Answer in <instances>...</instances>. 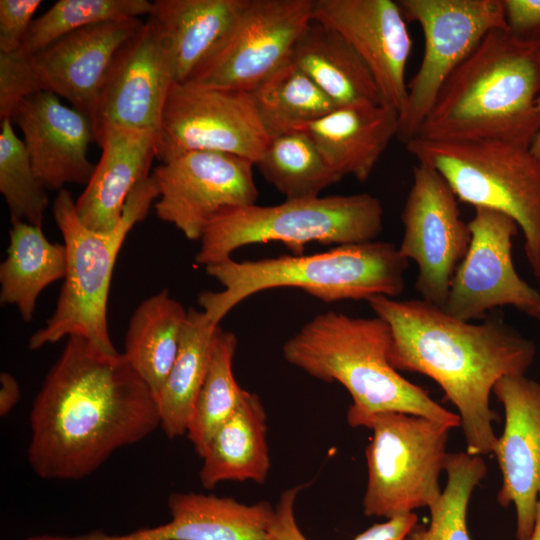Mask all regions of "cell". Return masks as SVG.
<instances>
[{"mask_svg": "<svg viewBox=\"0 0 540 540\" xmlns=\"http://www.w3.org/2000/svg\"><path fill=\"white\" fill-rule=\"evenodd\" d=\"M307 485L290 487L280 495L272 527L273 540H309L300 530L295 518L296 498ZM417 525L418 516L413 512L373 524L353 540H406Z\"/></svg>", "mask_w": 540, "mask_h": 540, "instance_id": "d590c367", "label": "cell"}, {"mask_svg": "<svg viewBox=\"0 0 540 540\" xmlns=\"http://www.w3.org/2000/svg\"><path fill=\"white\" fill-rule=\"evenodd\" d=\"M140 18L88 26L33 54L0 52V119L18 103L45 91L65 98L92 120L119 48L141 27Z\"/></svg>", "mask_w": 540, "mask_h": 540, "instance_id": "30bf717a", "label": "cell"}, {"mask_svg": "<svg viewBox=\"0 0 540 540\" xmlns=\"http://www.w3.org/2000/svg\"><path fill=\"white\" fill-rule=\"evenodd\" d=\"M41 0H0V52L18 51Z\"/></svg>", "mask_w": 540, "mask_h": 540, "instance_id": "8d00e7d4", "label": "cell"}, {"mask_svg": "<svg viewBox=\"0 0 540 540\" xmlns=\"http://www.w3.org/2000/svg\"><path fill=\"white\" fill-rule=\"evenodd\" d=\"M399 112L384 103H354L297 129L315 143L342 177L360 182L370 177L391 140L397 136Z\"/></svg>", "mask_w": 540, "mask_h": 540, "instance_id": "7402d4cb", "label": "cell"}, {"mask_svg": "<svg viewBox=\"0 0 540 540\" xmlns=\"http://www.w3.org/2000/svg\"><path fill=\"white\" fill-rule=\"evenodd\" d=\"M540 282V280H539ZM540 291V290H539ZM533 318L537 319V320H540V303H539V306L537 307L534 315H533Z\"/></svg>", "mask_w": 540, "mask_h": 540, "instance_id": "7bdbcfd3", "label": "cell"}, {"mask_svg": "<svg viewBox=\"0 0 540 540\" xmlns=\"http://www.w3.org/2000/svg\"><path fill=\"white\" fill-rule=\"evenodd\" d=\"M151 7L147 0H59L34 19L18 52L33 54L82 28L149 15Z\"/></svg>", "mask_w": 540, "mask_h": 540, "instance_id": "d6a6232c", "label": "cell"}, {"mask_svg": "<svg viewBox=\"0 0 540 540\" xmlns=\"http://www.w3.org/2000/svg\"><path fill=\"white\" fill-rule=\"evenodd\" d=\"M408 266L397 246L376 240L335 246L312 255L244 261L231 258L205 267L223 289L201 292L198 304L219 325L243 300L274 288H298L326 303L368 301L378 295L394 298L404 290Z\"/></svg>", "mask_w": 540, "mask_h": 540, "instance_id": "5b68a950", "label": "cell"}, {"mask_svg": "<svg viewBox=\"0 0 540 540\" xmlns=\"http://www.w3.org/2000/svg\"><path fill=\"white\" fill-rule=\"evenodd\" d=\"M405 147L417 163L441 174L459 201L511 217L523 232L526 259L540 280V158L530 148L419 137Z\"/></svg>", "mask_w": 540, "mask_h": 540, "instance_id": "ba28073f", "label": "cell"}, {"mask_svg": "<svg viewBox=\"0 0 540 540\" xmlns=\"http://www.w3.org/2000/svg\"><path fill=\"white\" fill-rule=\"evenodd\" d=\"M291 61L337 106L383 103L370 69L338 32L312 21L298 39Z\"/></svg>", "mask_w": 540, "mask_h": 540, "instance_id": "d4e9b609", "label": "cell"}, {"mask_svg": "<svg viewBox=\"0 0 540 540\" xmlns=\"http://www.w3.org/2000/svg\"><path fill=\"white\" fill-rule=\"evenodd\" d=\"M95 142L101 147V157L75 200V207L85 226L110 231L121 221L132 191L151 175L150 168L158 154V133L108 126Z\"/></svg>", "mask_w": 540, "mask_h": 540, "instance_id": "44dd1931", "label": "cell"}, {"mask_svg": "<svg viewBox=\"0 0 540 540\" xmlns=\"http://www.w3.org/2000/svg\"><path fill=\"white\" fill-rule=\"evenodd\" d=\"M201 459L199 479L205 489L225 481L265 482L271 468L267 415L256 393L244 389L238 407L212 436Z\"/></svg>", "mask_w": 540, "mask_h": 540, "instance_id": "cb8c5ba5", "label": "cell"}, {"mask_svg": "<svg viewBox=\"0 0 540 540\" xmlns=\"http://www.w3.org/2000/svg\"><path fill=\"white\" fill-rule=\"evenodd\" d=\"M424 527L417 525L415 529L409 534L406 540H422V532Z\"/></svg>", "mask_w": 540, "mask_h": 540, "instance_id": "b9f144b4", "label": "cell"}, {"mask_svg": "<svg viewBox=\"0 0 540 540\" xmlns=\"http://www.w3.org/2000/svg\"><path fill=\"white\" fill-rule=\"evenodd\" d=\"M0 415L7 416L20 399V387L13 375L8 372L0 374Z\"/></svg>", "mask_w": 540, "mask_h": 540, "instance_id": "f35d334b", "label": "cell"}, {"mask_svg": "<svg viewBox=\"0 0 540 540\" xmlns=\"http://www.w3.org/2000/svg\"><path fill=\"white\" fill-rule=\"evenodd\" d=\"M28 462L44 480L92 475L160 427L156 395L123 353L68 337L30 411Z\"/></svg>", "mask_w": 540, "mask_h": 540, "instance_id": "6da1fadb", "label": "cell"}, {"mask_svg": "<svg viewBox=\"0 0 540 540\" xmlns=\"http://www.w3.org/2000/svg\"><path fill=\"white\" fill-rule=\"evenodd\" d=\"M313 20L338 32L370 69L384 104L399 113L407 99L412 41L393 0H314Z\"/></svg>", "mask_w": 540, "mask_h": 540, "instance_id": "d6986e66", "label": "cell"}, {"mask_svg": "<svg viewBox=\"0 0 540 540\" xmlns=\"http://www.w3.org/2000/svg\"><path fill=\"white\" fill-rule=\"evenodd\" d=\"M255 166L286 199L318 197L343 178L302 130L271 137Z\"/></svg>", "mask_w": 540, "mask_h": 540, "instance_id": "f546056e", "label": "cell"}, {"mask_svg": "<svg viewBox=\"0 0 540 540\" xmlns=\"http://www.w3.org/2000/svg\"><path fill=\"white\" fill-rule=\"evenodd\" d=\"M367 302L390 328V364L434 380L459 411L466 452L492 453L499 416L490 395L502 377L527 372L535 343L500 318L472 323L423 299L378 295Z\"/></svg>", "mask_w": 540, "mask_h": 540, "instance_id": "7a4b0ae2", "label": "cell"}, {"mask_svg": "<svg viewBox=\"0 0 540 540\" xmlns=\"http://www.w3.org/2000/svg\"><path fill=\"white\" fill-rule=\"evenodd\" d=\"M471 241L452 278L443 310L472 321L489 310L513 306L533 317L540 291L517 273L512 259V241L517 223L508 215L477 207L468 222Z\"/></svg>", "mask_w": 540, "mask_h": 540, "instance_id": "2e32d148", "label": "cell"}, {"mask_svg": "<svg viewBox=\"0 0 540 540\" xmlns=\"http://www.w3.org/2000/svg\"><path fill=\"white\" fill-rule=\"evenodd\" d=\"M254 163L212 151H192L158 165L152 176L158 188L157 217L189 240H200L222 210L256 204Z\"/></svg>", "mask_w": 540, "mask_h": 540, "instance_id": "9a60e30c", "label": "cell"}, {"mask_svg": "<svg viewBox=\"0 0 540 540\" xmlns=\"http://www.w3.org/2000/svg\"><path fill=\"white\" fill-rule=\"evenodd\" d=\"M492 392L505 412L492 451L502 475L496 500L502 507L514 505L516 538L527 540L540 496V383L525 374L507 375Z\"/></svg>", "mask_w": 540, "mask_h": 540, "instance_id": "ac0fdd59", "label": "cell"}, {"mask_svg": "<svg viewBox=\"0 0 540 540\" xmlns=\"http://www.w3.org/2000/svg\"><path fill=\"white\" fill-rule=\"evenodd\" d=\"M157 198L158 188L151 174L130 194L119 224L110 231H97L82 223L71 193L65 188L58 191L52 213L66 248V274L54 312L29 339L31 350L65 337L81 336L105 352L117 353L107 320L114 266L128 233L145 219Z\"/></svg>", "mask_w": 540, "mask_h": 540, "instance_id": "8992f818", "label": "cell"}, {"mask_svg": "<svg viewBox=\"0 0 540 540\" xmlns=\"http://www.w3.org/2000/svg\"><path fill=\"white\" fill-rule=\"evenodd\" d=\"M236 348L235 334L219 327L187 431L200 458L212 436L236 410L243 395L244 389L235 380L232 369Z\"/></svg>", "mask_w": 540, "mask_h": 540, "instance_id": "1f68e13d", "label": "cell"}, {"mask_svg": "<svg viewBox=\"0 0 540 540\" xmlns=\"http://www.w3.org/2000/svg\"><path fill=\"white\" fill-rule=\"evenodd\" d=\"M10 118L1 121L0 192L11 223L42 226L49 205L47 190L38 180L23 140L15 133Z\"/></svg>", "mask_w": 540, "mask_h": 540, "instance_id": "836d02e7", "label": "cell"}, {"mask_svg": "<svg viewBox=\"0 0 540 540\" xmlns=\"http://www.w3.org/2000/svg\"><path fill=\"white\" fill-rule=\"evenodd\" d=\"M187 311L163 289L143 300L130 318L123 355L156 397L174 364Z\"/></svg>", "mask_w": 540, "mask_h": 540, "instance_id": "83f0119b", "label": "cell"}, {"mask_svg": "<svg viewBox=\"0 0 540 540\" xmlns=\"http://www.w3.org/2000/svg\"><path fill=\"white\" fill-rule=\"evenodd\" d=\"M539 96L540 45L494 29L445 82L417 137L531 148L540 130Z\"/></svg>", "mask_w": 540, "mask_h": 540, "instance_id": "3957f363", "label": "cell"}, {"mask_svg": "<svg viewBox=\"0 0 540 540\" xmlns=\"http://www.w3.org/2000/svg\"><path fill=\"white\" fill-rule=\"evenodd\" d=\"M314 0H246L234 24L188 83L253 92L291 60L313 21Z\"/></svg>", "mask_w": 540, "mask_h": 540, "instance_id": "7c38bea8", "label": "cell"}, {"mask_svg": "<svg viewBox=\"0 0 540 540\" xmlns=\"http://www.w3.org/2000/svg\"><path fill=\"white\" fill-rule=\"evenodd\" d=\"M457 200L434 168L421 163L415 166L401 214L404 231L398 250L417 264L415 288L421 299L440 308L471 241Z\"/></svg>", "mask_w": 540, "mask_h": 540, "instance_id": "5bb4252c", "label": "cell"}, {"mask_svg": "<svg viewBox=\"0 0 540 540\" xmlns=\"http://www.w3.org/2000/svg\"><path fill=\"white\" fill-rule=\"evenodd\" d=\"M218 328L202 310L188 309L174 364L157 397L160 428L169 439L187 434Z\"/></svg>", "mask_w": 540, "mask_h": 540, "instance_id": "f1b7e54d", "label": "cell"}, {"mask_svg": "<svg viewBox=\"0 0 540 540\" xmlns=\"http://www.w3.org/2000/svg\"><path fill=\"white\" fill-rule=\"evenodd\" d=\"M168 508L178 540H273L276 511L267 501L246 504L214 494L174 492Z\"/></svg>", "mask_w": 540, "mask_h": 540, "instance_id": "484cf974", "label": "cell"}, {"mask_svg": "<svg viewBox=\"0 0 540 540\" xmlns=\"http://www.w3.org/2000/svg\"><path fill=\"white\" fill-rule=\"evenodd\" d=\"M246 0H156L148 21L185 82L230 30Z\"/></svg>", "mask_w": 540, "mask_h": 540, "instance_id": "603a6c76", "label": "cell"}, {"mask_svg": "<svg viewBox=\"0 0 540 540\" xmlns=\"http://www.w3.org/2000/svg\"><path fill=\"white\" fill-rule=\"evenodd\" d=\"M367 428L372 437L365 450L364 514L388 520L434 504L452 428L403 412L376 414Z\"/></svg>", "mask_w": 540, "mask_h": 540, "instance_id": "9c48e42d", "label": "cell"}, {"mask_svg": "<svg viewBox=\"0 0 540 540\" xmlns=\"http://www.w3.org/2000/svg\"><path fill=\"white\" fill-rule=\"evenodd\" d=\"M391 331L381 318L328 311L316 315L282 347L284 359L324 382H338L350 394L347 421L368 427L373 416L403 412L460 427L459 415L404 378L389 362Z\"/></svg>", "mask_w": 540, "mask_h": 540, "instance_id": "277c9868", "label": "cell"}, {"mask_svg": "<svg viewBox=\"0 0 540 540\" xmlns=\"http://www.w3.org/2000/svg\"><path fill=\"white\" fill-rule=\"evenodd\" d=\"M174 83L169 51L146 20L112 61L91 120L94 142L108 126L159 133L163 109Z\"/></svg>", "mask_w": 540, "mask_h": 540, "instance_id": "e0dca14e", "label": "cell"}, {"mask_svg": "<svg viewBox=\"0 0 540 540\" xmlns=\"http://www.w3.org/2000/svg\"><path fill=\"white\" fill-rule=\"evenodd\" d=\"M380 200L368 193L286 199L222 210L204 230L195 261L204 267L231 259L244 246L280 242L303 255L310 242L347 245L374 241L383 230Z\"/></svg>", "mask_w": 540, "mask_h": 540, "instance_id": "52a82bcc", "label": "cell"}, {"mask_svg": "<svg viewBox=\"0 0 540 540\" xmlns=\"http://www.w3.org/2000/svg\"><path fill=\"white\" fill-rule=\"evenodd\" d=\"M536 108L540 114V96L537 98L536 100ZM531 152L536 155L537 157L540 158V130H539V133L537 134L531 148H530Z\"/></svg>", "mask_w": 540, "mask_h": 540, "instance_id": "60d3db41", "label": "cell"}, {"mask_svg": "<svg viewBox=\"0 0 540 540\" xmlns=\"http://www.w3.org/2000/svg\"><path fill=\"white\" fill-rule=\"evenodd\" d=\"M447 483L430 509L431 520L422 540H472L467 528V510L472 493L487 473L482 456L466 451L448 453Z\"/></svg>", "mask_w": 540, "mask_h": 540, "instance_id": "e575fe53", "label": "cell"}, {"mask_svg": "<svg viewBox=\"0 0 540 540\" xmlns=\"http://www.w3.org/2000/svg\"><path fill=\"white\" fill-rule=\"evenodd\" d=\"M527 540H540V496L538 500L534 526Z\"/></svg>", "mask_w": 540, "mask_h": 540, "instance_id": "ab89813d", "label": "cell"}, {"mask_svg": "<svg viewBox=\"0 0 540 540\" xmlns=\"http://www.w3.org/2000/svg\"><path fill=\"white\" fill-rule=\"evenodd\" d=\"M7 256L0 264V302L14 305L30 322L41 292L64 279L67 253L64 244L50 242L42 226L11 223Z\"/></svg>", "mask_w": 540, "mask_h": 540, "instance_id": "4316f807", "label": "cell"}, {"mask_svg": "<svg viewBox=\"0 0 540 540\" xmlns=\"http://www.w3.org/2000/svg\"><path fill=\"white\" fill-rule=\"evenodd\" d=\"M23 134L34 172L46 190L87 184L95 165L87 157L94 142L91 120L57 95L40 91L23 98L12 116Z\"/></svg>", "mask_w": 540, "mask_h": 540, "instance_id": "ffe728a7", "label": "cell"}, {"mask_svg": "<svg viewBox=\"0 0 540 540\" xmlns=\"http://www.w3.org/2000/svg\"><path fill=\"white\" fill-rule=\"evenodd\" d=\"M251 94L270 138L297 130L337 108L291 60Z\"/></svg>", "mask_w": 540, "mask_h": 540, "instance_id": "4dcf8cb0", "label": "cell"}, {"mask_svg": "<svg viewBox=\"0 0 540 540\" xmlns=\"http://www.w3.org/2000/svg\"><path fill=\"white\" fill-rule=\"evenodd\" d=\"M506 29L520 41L540 45V0H502Z\"/></svg>", "mask_w": 540, "mask_h": 540, "instance_id": "74e56055", "label": "cell"}, {"mask_svg": "<svg viewBox=\"0 0 540 540\" xmlns=\"http://www.w3.org/2000/svg\"><path fill=\"white\" fill-rule=\"evenodd\" d=\"M269 140L250 92L174 83L161 117L157 159L212 151L255 165Z\"/></svg>", "mask_w": 540, "mask_h": 540, "instance_id": "4fadbf2b", "label": "cell"}, {"mask_svg": "<svg viewBox=\"0 0 540 540\" xmlns=\"http://www.w3.org/2000/svg\"><path fill=\"white\" fill-rule=\"evenodd\" d=\"M406 21L417 22L424 51L407 83L396 138L404 145L418 136L436 97L452 73L492 30L506 28L502 0H399Z\"/></svg>", "mask_w": 540, "mask_h": 540, "instance_id": "8fae6325", "label": "cell"}]
</instances>
